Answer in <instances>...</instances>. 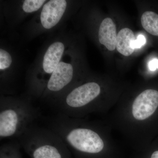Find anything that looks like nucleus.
Instances as JSON below:
<instances>
[{
	"label": "nucleus",
	"mask_w": 158,
	"mask_h": 158,
	"mask_svg": "<svg viewBox=\"0 0 158 158\" xmlns=\"http://www.w3.org/2000/svg\"><path fill=\"white\" fill-rule=\"evenodd\" d=\"M0 104L1 140L20 137L37 117V111L27 100L2 96Z\"/></svg>",
	"instance_id": "obj_1"
},
{
	"label": "nucleus",
	"mask_w": 158,
	"mask_h": 158,
	"mask_svg": "<svg viewBox=\"0 0 158 158\" xmlns=\"http://www.w3.org/2000/svg\"><path fill=\"white\" fill-rule=\"evenodd\" d=\"M69 47V40L62 37L52 41L47 47L37 67L29 76V87L33 95L41 97L48 81Z\"/></svg>",
	"instance_id": "obj_2"
},
{
	"label": "nucleus",
	"mask_w": 158,
	"mask_h": 158,
	"mask_svg": "<svg viewBox=\"0 0 158 158\" xmlns=\"http://www.w3.org/2000/svg\"><path fill=\"white\" fill-rule=\"evenodd\" d=\"M19 138L33 158H63L62 150L66 144L55 132L31 125Z\"/></svg>",
	"instance_id": "obj_3"
},
{
	"label": "nucleus",
	"mask_w": 158,
	"mask_h": 158,
	"mask_svg": "<svg viewBox=\"0 0 158 158\" xmlns=\"http://www.w3.org/2000/svg\"><path fill=\"white\" fill-rule=\"evenodd\" d=\"M75 68L69 47L46 85L41 97L56 99L71 87Z\"/></svg>",
	"instance_id": "obj_4"
},
{
	"label": "nucleus",
	"mask_w": 158,
	"mask_h": 158,
	"mask_svg": "<svg viewBox=\"0 0 158 158\" xmlns=\"http://www.w3.org/2000/svg\"><path fill=\"white\" fill-rule=\"evenodd\" d=\"M100 93V85L95 82H89L75 88L71 87L56 100L64 115L67 116L74 110L89 104Z\"/></svg>",
	"instance_id": "obj_5"
},
{
	"label": "nucleus",
	"mask_w": 158,
	"mask_h": 158,
	"mask_svg": "<svg viewBox=\"0 0 158 158\" xmlns=\"http://www.w3.org/2000/svg\"><path fill=\"white\" fill-rule=\"evenodd\" d=\"M69 3L66 0L47 1L39 11L37 22L40 30H51L62 22L69 11Z\"/></svg>",
	"instance_id": "obj_6"
},
{
	"label": "nucleus",
	"mask_w": 158,
	"mask_h": 158,
	"mask_svg": "<svg viewBox=\"0 0 158 158\" xmlns=\"http://www.w3.org/2000/svg\"><path fill=\"white\" fill-rule=\"evenodd\" d=\"M158 107V91L148 89L139 94L134 101L133 116L137 120H144L151 116Z\"/></svg>",
	"instance_id": "obj_7"
},
{
	"label": "nucleus",
	"mask_w": 158,
	"mask_h": 158,
	"mask_svg": "<svg viewBox=\"0 0 158 158\" xmlns=\"http://www.w3.org/2000/svg\"><path fill=\"white\" fill-rule=\"evenodd\" d=\"M117 34L116 26L113 20L106 18L103 20L99 28L98 38L101 44L110 51L116 48Z\"/></svg>",
	"instance_id": "obj_8"
},
{
	"label": "nucleus",
	"mask_w": 158,
	"mask_h": 158,
	"mask_svg": "<svg viewBox=\"0 0 158 158\" xmlns=\"http://www.w3.org/2000/svg\"><path fill=\"white\" fill-rule=\"evenodd\" d=\"M135 37L132 30L127 28L121 29L117 34L116 48L118 52L129 56L135 51Z\"/></svg>",
	"instance_id": "obj_9"
},
{
	"label": "nucleus",
	"mask_w": 158,
	"mask_h": 158,
	"mask_svg": "<svg viewBox=\"0 0 158 158\" xmlns=\"http://www.w3.org/2000/svg\"><path fill=\"white\" fill-rule=\"evenodd\" d=\"M141 23L148 33L158 36V15L153 11H145L141 17Z\"/></svg>",
	"instance_id": "obj_10"
},
{
	"label": "nucleus",
	"mask_w": 158,
	"mask_h": 158,
	"mask_svg": "<svg viewBox=\"0 0 158 158\" xmlns=\"http://www.w3.org/2000/svg\"><path fill=\"white\" fill-rule=\"evenodd\" d=\"M13 57L10 52L6 49L0 48V72L1 78L6 72H9L13 63Z\"/></svg>",
	"instance_id": "obj_11"
},
{
	"label": "nucleus",
	"mask_w": 158,
	"mask_h": 158,
	"mask_svg": "<svg viewBox=\"0 0 158 158\" xmlns=\"http://www.w3.org/2000/svg\"><path fill=\"white\" fill-rule=\"evenodd\" d=\"M46 0H25L21 5V11L25 14H30L39 11L46 2Z\"/></svg>",
	"instance_id": "obj_12"
},
{
	"label": "nucleus",
	"mask_w": 158,
	"mask_h": 158,
	"mask_svg": "<svg viewBox=\"0 0 158 158\" xmlns=\"http://www.w3.org/2000/svg\"><path fill=\"white\" fill-rule=\"evenodd\" d=\"M1 158H20L18 146L10 143L1 147Z\"/></svg>",
	"instance_id": "obj_13"
},
{
	"label": "nucleus",
	"mask_w": 158,
	"mask_h": 158,
	"mask_svg": "<svg viewBox=\"0 0 158 158\" xmlns=\"http://www.w3.org/2000/svg\"><path fill=\"white\" fill-rule=\"evenodd\" d=\"M146 40L145 37L143 35H139L135 43V48H141L142 46L146 43Z\"/></svg>",
	"instance_id": "obj_14"
},
{
	"label": "nucleus",
	"mask_w": 158,
	"mask_h": 158,
	"mask_svg": "<svg viewBox=\"0 0 158 158\" xmlns=\"http://www.w3.org/2000/svg\"><path fill=\"white\" fill-rule=\"evenodd\" d=\"M149 69L151 71L155 70L158 69V59H153L149 63Z\"/></svg>",
	"instance_id": "obj_15"
},
{
	"label": "nucleus",
	"mask_w": 158,
	"mask_h": 158,
	"mask_svg": "<svg viewBox=\"0 0 158 158\" xmlns=\"http://www.w3.org/2000/svg\"><path fill=\"white\" fill-rule=\"evenodd\" d=\"M151 158H158V151L153 153Z\"/></svg>",
	"instance_id": "obj_16"
}]
</instances>
